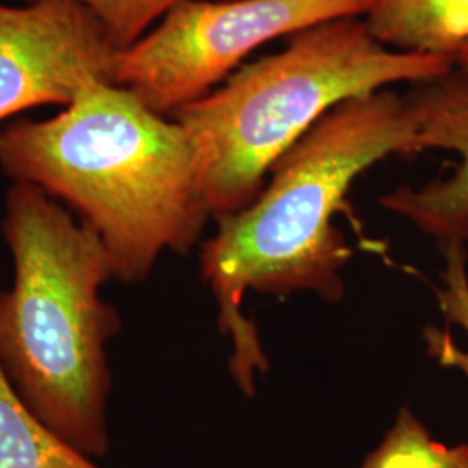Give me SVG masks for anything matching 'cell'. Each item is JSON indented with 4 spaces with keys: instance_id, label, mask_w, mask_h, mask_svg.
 I'll return each instance as SVG.
<instances>
[{
    "instance_id": "6",
    "label": "cell",
    "mask_w": 468,
    "mask_h": 468,
    "mask_svg": "<svg viewBox=\"0 0 468 468\" xmlns=\"http://www.w3.org/2000/svg\"><path fill=\"white\" fill-rule=\"evenodd\" d=\"M115 52L75 0L0 2V122L42 104L68 106L90 82L112 84Z\"/></svg>"
},
{
    "instance_id": "4",
    "label": "cell",
    "mask_w": 468,
    "mask_h": 468,
    "mask_svg": "<svg viewBox=\"0 0 468 468\" xmlns=\"http://www.w3.org/2000/svg\"><path fill=\"white\" fill-rule=\"evenodd\" d=\"M452 68V56L390 49L365 17H340L290 37L170 118L189 135L201 197L218 220L247 208L272 167L340 104Z\"/></svg>"
},
{
    "instance_id": "9",
    "label": "cell",
    "mask_w": 468,
    "mask_h": 468,
    "mask_svg": "<svg viewBox=\"0 0 468 468\" xmlns=\"http://www.w3.org/2000/svg\"><path fill=\"white\" fill-rule=\"evenodd\" d=\"M0 468H101L46 429L0 363Z\"/></svg>"
},
{
    "instance_id": "1",
    "label": "cell",
    "mask_w": 468,
    "mask_h": 468,
    "mask_svg": "<svg viewBox=\"0 0 468 468\" xmlns=\"http://www.w3.org/2000/svg\"><path fill=\"white\" fill-rule=\"evenodd\" d=\"M420 153L404 96L387 89L347 101L284 154L247 208L218 218V231L201 245V274L218 301V330L233 342L229 369L243 392L253 394L269 367L255 324L241 313L245 293L313 292L340 301L351 247L335 216L368 168Z\"/></svg>"
},
{
    "instance_id": "3",
    "label": "cell",
    "mask_w": 468,
    "mask_h": 468,
    "mask_svg": "<svg viewBox=\"0 0 468 468\" xmlns=\"http://www.w3.org/2000/svg\"><path fill=\"white\" fill-rule=\"evenodd\" d=\"M2 234L15 264L0 290V363L46 429L90 460L110 452L108 344L122 328L101 297L113 272L89 224L32 185L13 183Z\"/></svg>"
},
{
    "instance_id": "5",
    "label": "cell",
    "mask_w": 468,
    "mask_h": 468,
    "mask_svg": "<svg viewBox=\"0 0 468 468\" xmlns=\"http://www.w3.org/2000/svg\"><path fill=\"white\" fill-rule=\"evenodd\" d=\"M369 0H189L127 49L112 84L172 117L228 80L255 50L319 23L365 16Z\"/></svg>"
},
{
    "instance_id": "10",
    "label": "cell",
    "mask_w": 468,
    "mask_h": 468,
    "mask_svg": "<svg viewBox=\"0 0 468 468\" xmlns=\"http://www.w3.org/2000/svg\"><path fill=\"white\" fill-rule=\"evenodd\" d=\"M359 468H468V444L437 441L408 408H401L384 441Z\"/></svg>"
},
{
    "instance_id": "8",
    "label": "cell",
    "mask_w": 468,
    "mask_h": 468,
    "mask_svg": "<svg viewBox=\"0 0 468 468\" xmlns=\"http://www.w3.org/2000/svg\"><path fill=\"white\" fill-rule=\"evenodd\" d=\"M371 34L399 52L452 56L468 42V0H369Z\"/></svg>"
},
{
    "instance_id": "13",
    "label": "cell",
    "mask_w": 468,
    "mask_h": 468,
    "mask_svg": "<svg viewBox=\"0 0 468 468\" xmlns=\"http://www.w3.org/2000/svg\"><path fill=\"white\" fill-rule=\"evenodd\" d=\"M454 65L468 71V42L454 54Z\"/></svg>"
},
{
    "instance_id": "12",
    "label": "cell",
    "mask_w": 468,
    "mask_h": 468,
    "mask_svg": "<svg viewBox=\"0 0 468 468\" xmlns=\"http://www.w3.org/2000/svg\"><path fill=\"white\" fill-rule=\"evenodd\" d=\"M30 2V0H27ZM100 21L117 50L127 49L189 0H75Z\"/></svg>"
},
{
    "instance_id": "2",
    "label": "cell",
    "mask_w": 468,
    "mask_h": 468,
    "mask_svg": "<svg viewBox=\"0 0 468 468\" xmlns=\"http://www.w3.org/2000/svg\"><path fill=\"white\" fill-rule=\"evenodd\" d=\"M0 170L100 234L120 283L144 282L164 251H191L210 218L185 127L104 80L56 117L2 127Z\"/></svg>"
},
{
    "instance_id": "11",
    "label": "cell",
    "mask_w": 468,
    "mask_h": 468,
    "mask_svg": "<svg viewBox=\"0 0 468 468\" xmlns=\"http://www.w3.org/2000/svg\"><path fill=\"white\" fill-rule=\"evenodd\" d=\"M444 255L442 284L435 288V299L448 324H458L468 336V272L465 243L439 245ZM427 351L439 365L456 368L468 378V347L463 351L448 332L429 326L423 334Z\"/></svg>"
},
{
    "instance_id": "7",
    "label": "cell",
    "mask_w": 468,
    "mask_h": 468,
    "mask_svg": "<svg viewBox=\"0 0 468 468\" xmlns=\"http://www.w3.org/2000/svg\"><path fill=\"white\" fill-rule=\"evenodd\" d=\"M421 153L452 151L458 162L448 177L427 185L401 186L380 198L439 245L468 241V71L456 67L417 84L404 96Z\"/></svg>"
}]
</instances>
